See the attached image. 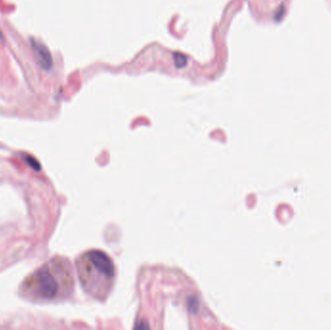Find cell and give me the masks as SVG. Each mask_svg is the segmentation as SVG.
<instances>
[{
	"label": "cell",
	"instance_id": "cell-2",
	"mask_svg": "<svg viewBox=\"0 0 331 330\" xmlns=\"http://www.w3.org/2000/svg\"><path fill=\"white\" fill-rule=\"evenodd\" d=\"M79 279L86 293L98 300H105L110 293L116 267L111 257L101 250H88L77 259Z\"/></svg>",
	"mask_w": 331,
	"mask_h": 330
},
{
	"label": "cell",
	"instance_id": "cell-3",
	"mask_svg": "<svg viewBox=\"0 0 331 330\" xmlns=\"http://www.w3.org/2000/svg\"><path fill=\"white\" fill-rule=\"evenodd\" d=\"M31 45L40 66L45 70H50L53 66V58L48 48L35 39L31 40Z\"/></svg>",
	"mask_w": 331,
	"mask_h": 330
},
{
	"label": "cell",
	"instance_id": "cell-1",
	"mask_svg": "<svg viewBox=\"0 0 331 330\" xmlns=\"http://www.w3.org/2000/svg\"><path fill=\"white\" fill-rule=\"evenodd\" d=\"M75 288L70 261L56 256L29 274L20 284L18 294L33 303H57L68 299Z\"/></svg>",
	"mask_w": 331,
	"mask_h": 330
}]
</instances>
